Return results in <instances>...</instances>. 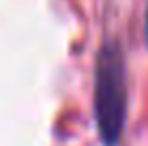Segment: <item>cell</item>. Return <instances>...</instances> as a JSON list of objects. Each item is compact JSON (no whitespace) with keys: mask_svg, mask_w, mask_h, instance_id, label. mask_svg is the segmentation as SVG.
<instances>
[{"mask_svg":"<svg viewBox=\"0 0 148 146\" xmlns=\"http://www.w3.org/2000/svg\"><path fill=\"white\" fill-rule=\"evenodd\" d=\"M146 34H148V13H146Z\"/></svg>","mask_w":148,"mask_h":146,"instance_id":"2","label":"cell"},{"mask_svg":"<svg viewBox=\"0 0 148 146\" xmlns=\"http://www.w3.org/2000/svg\"><path fill=\"white\" fill-rule=\"evenodd\" d=\"M95 118L105 146H116L127 118L125 54L116 41L99 49L95 64Z\"/></svg>","mask_w":148,"mask_h":146,"instance_id":"1","label":"cell"}]
</instances>
